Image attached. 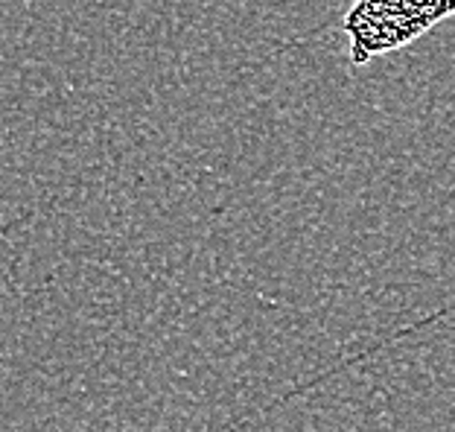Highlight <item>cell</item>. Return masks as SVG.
<instances>
[{
	"mask_svg": "<svg viewBox=\"0 0 455 432\" xmlns=\"http://www.w3.org/2000/svg\"><path fill=\"white\" fill-rule=\"evenodd\" d=\"M455 15V0H356L345 15L350 61L368 65L427 36L432 27Z\"/></svg>",
	"mask_w": 455,
	"mask_h": 432,
	"instance_id": "6da1fadb",
	"label": "cell"
}]
</instances>
